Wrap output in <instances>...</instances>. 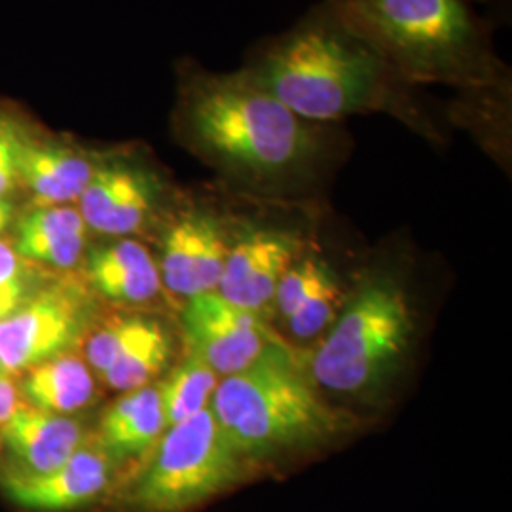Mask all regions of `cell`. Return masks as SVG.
I'll use <instances>...</instances> for the list:
<instances>
[{"label": "cell", "instance_id": "11", "mask_svg": "<svg viewBox=\"0 0 512 512\" xmlns=\"http://www.w3.org/2000/svg\"><path fill=\"white\" fill-rule=\"evenodd\" d=\"M228 256L226 217L205 205L179 209L165 226L160 277L183 298L215 293Z\"/></svg>", "mask_w": 512, "mask_h": 512}, {"label": "cell", "instance_id": "6", "mask_svg": "<svg viewBox=\"0 0 512 512\" xmlns=\"http://www.w3.org/2000/svg\"><path fill=\"white\" fill-rule=\"evenodd\" d=\"M412 332L403 289L387 279L372 281L332 323L311 359V374L332 393H370L403 361Z\"/></svg>", "mask_w": 512, "mask_h": 512}, {"label": "cell", "instance_id": "24", "mask_svg": "<svg viewBox=\"0 0 512 512\" xmlns=\"http://www.w3.org/2000/svg\"><path fill=\"white\" fill-rule=\"evenodd\" d=\"M25 135L19 131L16 122L0 116V196L19 183V156Z\"/></svg>", "mask_w": 512, "mask_h": 512}, {"label": "cell", "instance_id": "5", "mask_svg": "<svg viewBox=\"0 0 512 512\" xmlns=\"http://www.w3.org/2000/svg\"><path fill=\"white\" fill-rule=\"evenodd\" d=\"M253 473L207 406L167 427L145 461L120 478L107 505L116 512H194Z\"/></svg>", "mask_w": 512, "mask_h": 512}, {"label": "cell", "instance_id": "9", "mask_svg": "<svg viewBox=\"0 0 512 512\" xmlns=\"http://www.w3.org/2000/svg\"><path fill=\"white\" fill-rule=\"evenodd\" d=\"M183 327L190 355L211 366L219 378L243 372L279 349L260 315L241 310L217 293L188 298Z\"/></svg>", "mask_w": 512, "mask_h": 512}, {"label": "cell", "instance_id": "17", "mask_svg": "<svg viewBox=\"0 0 512 512\" xmlns=\"http://www.w3.org/2000/svg\"><path fill=\"white\" fill-rule=\"evenodd\" d=\"M88 230L73 205H38L18 220L14 249L35 266L69 270L84 255Z\"/></svg>", "mask_w": 512, "mask_h": 512}, {"label": "cell", "instance_id": "2", "mask_svg": "<svg viewBox=\"0 0 512 512\" xmlns=\"http://www.w3.org/2000/svg\"><path fill=\"white\" fill-rule=\"evenodd\" d=\"M298 116L344 124L349 116L385 114L439 143L444 129L423 88L408 82L327 0L281 33L260 38L239 65Z\"/></svg>", "mask_w": 512, "mask_h": 512}, {"label": "cell", "instance_id": "18", "mask_svg": "<svg viewBox=\"0 0 512 512\" xmlns=\"http://www.w3.org/2000/svg\"><path fill=\"white\" fill-rule=\"evenodd\" d=\"M167 429L158 385L126 391L105 412L97 446L118 467L131 459L147 458Z\"/></svg>", "mask_w": 512, "mask_h": 512}, {"label": "cell", "instance_id": "19", "mask_svg": "<svg viewBox=\"0 0 512 512\" xmlns=\"http://www.w3.org/2000/svg\"><path fill=\"white\" fill-rule=\"evenodd\" d=\"M86 275L101 296L126 304L148 302L162 287L160 268L147 247L129 238L90 251Z\"/></svg>", "mask_w": 512, "mask_h": 512}, {"label": "cell", "instance_id": "10", "mask_svg": "<svg viewBox=\"0 0 512 512\" xmlns=\"http://www.w3.org/2000/svg\"><path fill=\"white\" fill-rule=\"evenodd\" d=\"M120 482V467L95 444L82 446L46 473L0 469V495L18 511L82 512L107 503Z\"/></svg>", "mask_w": 512, "mask_h": 512}, {"label": "cell", "instance_id": "21", "mask_svg": "<svg viewBox=\"0 0 512 512\" xmlns=\"http://www.w3.org/2000/svg\"><path fill=\"white\" fill-rule=\"evenodd\" d=\"M219 374L196 355H188L158 385L167 427L177 425L205 410L219 387Z\"/></svg>", "mask_w": 512, "mask_h": 512}, {"label": "cell", "instance_id": "1", "mask_svg": "<svg viewBox=\"0 0 512 512\" xmlns=\"http://www.w3.org/2000/svg\"><path fill=\"white\" fill-rule=\"evenodd\" d=\"M173 124L179 139L232 183L287 192L315 183L344 150L342 124L311 122L253 74L179 67Z\"/></svg>", "mask_w": 512, "mask_h": 512}, {"label": "cell", "instance_id": "3", "mask_svg": "<svg viewBox=\"0 0 512 512\" xmlns=\"http://www.w3.org/2000/svg\"><path fill=\"white\" fill-rule=\"evenodd\" d=\"M353 31L420 88L512 86L490 21L475 0H327Z\"/></svg>", "mask_w": 512, "mask_h": 512}, {"label": "cell", "instance_id": "16", "mask_svg": "<svg viewBox=\"0 0 512 512\" xmlns=\"http://www.w3.org/2000/svg\"><path fill=\"white\" fill-rule=\"evenodd\" d=\"M97 164L78 148L25 135L19 156V183L35 194L40 205H69L80 200Z\"/></svg>", "mask_w": 512, "mask_h": 512}, {"label": "cell", "instance_id": "22", "mask_svg": "<svg viewBox=\"0 0 512 512\" xmlns=\"http://www.w3.org/2000/svg\"><path fill=\"white\" fill-rule=\"evenodd\" d=\"M444 109L452 124L471 129L480 137L505 139L511 133L512 86L454 92Z\"/></svg>", "mask_w": 512, "mask_h": 512}, {"label": "cell", "instance_id": "12", "mask_svg": "<svg viewBox=\"0 0 512 512\" xmlns=\"http://www.w3.org/2000/svg\"><path fill=\"white\" fill-rule=\"evenodd\" d=\"M165 184L148 165L112 158L99 162L80 196L86 226L103 236L128 238L147 228L164 202Z\"/></svg>", "mask_w": 512, "mask_h": 512}, {"label": "cell", "instance_id": "23", "mask_svg": "<svg viewBox=\"0 0 512 512\" xmlns=\"http://www.w3.org/2000/svg\"><path fill=\"white\" fill-rule=\"evenodd\" d=\"M35 264L19 256L14 245L0 239V321L37 293Z\"/></svg>", "mask_w": 512, "mask_h": 512}, {"label": "cell", "instance_id": "25", "mask_svg": "<svg viewBox=\"0 0 512 512\" xmlns=\"http://www.w3.org/2000/svg\"><path fill=\"white\" fill-rule=\"evenodd\" d=\"M19 406L18 389L12 382L10 374L0 368V427L10 420Z\"/></svg>", "mask_w": 512, "mask_h": 512}, {"label": "cell", "instance_id": "4", "mask_svg": "<svg viewBox=\"0 0 512 512\" xmlns=\"http://www.w3.org/2000/svg\"><path fill=\"white\" fill-rule=\"evenodd\" d=\"M209 408L226 439L255 469L342 439L357 425L355 416L330 406L281 349L220 378Z\"/></svg>", "mask_w": 512, "mask_h": 512}, {"label": "cell", "instance_id": "20", "mask_svg": "<svg viewBox=\"0 0 512 512\" xmlns=\"http://www.w3.org/2000/svg\"><path fill=\"white\" fill-rule=\"evenodd\" d=\"M21 393L35 408L69 416L95 399V378L82 359L59 355L29 368Z\"/></svg>", "mask_w": 512, "mask_h": 512}, {"label": "cell", "instance_id": "26", "mask_svg": "<svg viewBox=\"0 0 512 512\" xmlns=\"http://www.w3.org/2000/svg\"><path fill=\"white\" fill-rule=\"evenodd\" d=\"M14 220V203L6 196H0V234L12 224Z\"/></svg>", "mask_w": 512, "mask_h": 512}, {"label": "cell", "instance_id": "8", "mask_svg": "<svg viewBox=\"0 0 512 512\" xmlns=\"http://www.w3.org/2000/svg\"><path fill=\"white\" fill-rule=\"evenodd\" d=\"M86 319V298L73 283L38 289L0 321V368L14 374L65 355L82 336Z\"/></svg>", "mask_w": 512, "mask_h": 512}, {"label": "cell", "instance_id": "15", "mask_svg": "<svg viewBox=\"0 0 512 512\" xmlns=\"http://www.w3.org/2000/svg\"><path fill=\"white\" fill-rule=\"evenodd\" d=\"M274 302L294 336L310 340L336 321L342 289L325 260L300 256L279 281Z\"/></svg>", "mask_w": 512, "mask_h": 512}, {"label": "cell", "instance_id": "13", "mask_svg": "<svg viewBox=\"0 0 512 512\" xmlns=\"http://www.w3.org/2000/svg\"><path fill=\"white\" fill-rule=\"evenodd\" d=\"M171 342L156 319L118 317L95 330L86 344V361L118 391H133L154 380L169 361Z\"/></svg>", "mask_w": 512, "mask_h": 512}, {"label": "cell", "instance_id": "27", "mask_svg": "<svg viewBox=\"0 0 512 512\" xmlns=\"http://www.w3.org/2000/svg\"><path fill=\"white\" fill-rule=\"evenodd\" d=\"M499 4H501V6H505V0H499Z\"/></svg>", "mask_w": 512, "mask_h": 512}, {"label": "cell", "instance_id": "14", "mask_svg": "<svg viewBox=\"0 0 512 512\" xmlns=\"http://www.w3.org/2000/svg\"><path fill=\"white\" fill-rule=\"evenodd\" d=\"M82 446H86V433L80 421L19 404L10 420L0 427V448L4 452L0 469L29 475L46 473L63 465Z\"/></svg>", "mask_w": 512, "mask_h": 512}, {"label": "cell", "instance_id": "7", "mask_svg": "<svg viewBox=\"0 0 512 512\" xmlns=\"http://www.w3.org/2000/svg\"><path fill=\"white\" fill-rule=\"evenodd\" d=\"M228 256L215 293L241 310L260 315L274 302L283 275L306 245L293 226L226 219Z\"/></svg>", "mask_w": 512, "mask_h": 512}]
</instances>
